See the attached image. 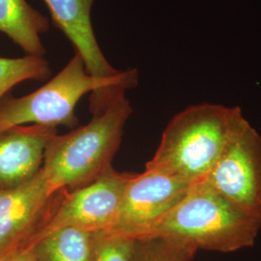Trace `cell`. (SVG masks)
Returning <instances> with one entry per match:
<instances>
[{"instance_id":"cell-6","label":"cell","mask_w":261,"mask_h":261,"mask_svg":"<svg viewBox=\"0 0 261 261\" xmlns=\"http://www.w3.org/2000/svg\"><path fill=\"white\" fill-rule=\"evenodd\" d=\"M133 175V172H119L112 167L86 186L58 191L47 224L36 241L62 227L109 230L116 220L125 188Z\"/></svg>"},{"instance_id":"cell-9","label":"cell","mask_w":261,"mask_h":261,"mask_svg":"<svg viewBox=\"0 0 261 261\" xmlns=\"http://www.w3.org/2000/svg\"><path fill=\"white\" fill-rule=\"evenodd\" d=\"M56 134V127L35 124L0 132V190L18 188L35 177Z\"/></svg>"},{"instance_id":"cell-4","label":"cell","mask_w":261,"mask_h":261,"mask_svg":"<svg viewBox=\"0 0 261 261\" xmlns=\"http://www.w3.org/2000/svg\"><path fill=\"white\" fill-rule=\"evenodd\" d=\"M138 84L137 69L105 79L89 75L83 58L75 53L67 65L37 90L19 98L8 93L0 99V132L28 124L75 128V107L85 94L117 85L132 89Z\"/></svg>"},{"instance_id":"cell-2","label":"cell","mask_w":261,"mask_h":261,"mask_svg":"<svg viewBox=\"0 0 261 261\" xmlns=\"http://www.w3.org/2000/svg\"><path fill=\"white\" fill-rule=\"evenodd\" d=\"M245 118L240 107L212 103L188 107L168 122L145 168L196 184L213 168Z\"/></svg>"},{"instance_id":"cell-10","label":"cell","mask_w":261,"mask_h":261,"mask_svg":"<svg viewBox=\"0 0 261 261\" xmlns=\"http://www.w3.org/2000/svg\"><path fill=\"white\" fill-rule=\"evenodd\" d=\"M53 23L71 42L84 60L85 69L95 77H112L121 71L105 57L94 33L91 10L96 0H44Z\"/></svg>"},{"instance_id":"cell-14","label":"cell","mask_w":261,"mask_h":261,"mask_svg":"<svg viewBox=\"0 0 261 261\" xmlns=\"http://www.w3.org/2000/svg\"><path fill=\"white\" fill-rule=\"evenodd\" d=\"M196 248L190 244L168 237L136 239L133 261H192Z\"/></svg>"},{"instance_id":"cell-7","label":"cell","mask_w":261,"mask_h":261,"mask_svg":"<svg viewBox=\"0 0 261 261\" xmlns=\"http://www.w3.org/2000/svg\"><path fill=\"white\" fill-rule=\"evenodd\" d=\"M193 186L163 172L144 169L134 173L125 188L114 224L109 230L134 239L143 238Z\"/></svg>"},{"instance_id":"cell-3","label":"cell","mask_w":261,"mask_h":261,"mask_svg":"<svg viewBox=\"0 0 261 261\" xmlns=\"http://www.w3.org/2000/svg\"><path fill=\"white\" fill-rule=\"evenodd\" d=\"M260 229L261 219L199 181L143 238L168 237L188 243L197 251L228 253L252 247Z\"/></svg>"},{"instance_id":"cell-8","label":"cell","mask_w":261,"mask_h":261,"mask_svg":"<svg viewBox=\"0 0 261 261\" xmlns=\"http://www.w3.org/2000/svg\"><path fill=\"white\" fill-rule=\"evenodd\" d=\"M57 193L50 191L42 168L28 183L0 190V258L36 241L47 224Z\"/></svg>"},{"instance_id":"cell-13","label":"cell","mask_w":261,"mask_h":261,"mask_svg":"<svg viewBox=\"0 0 261 261\" xmlns=\"http://www.w3.org/2000/svg\"><path fill=\"white\" fill-rule=\"evenodd\" d=\"M50 75V64L45 56L0 57V99L17 84L25 81H45Z\"/></svg>"},{"instance_id":"cell-15","label":"cell","mask_w":261,"mask_h":261,"mask_svg":"<svg viewBox=\"0 0 261 261\" xmlns=\"http://www.w3.org/2000/svg\"><path fill=\"white\" fill-rule=\"evenodd\" d=\"M136 239L110 231H96L91 261H133Z\"/></svg>"},{"instance_id":"cell-5","label":"cell","mask_w":261,"mask_h":261,"mask_svg":"<svg viewBox=\"0 0 261 261\" xmlns=\"http://www.w3.org/2000/svg\"><path fill=\"white\" fill-rule=\"evenodd\" d=\"M201 181L246 213L261 219V135L247 118Z\"/></svg>"},{"instance_id":"cell-1","label":"cell","mask_w":261,"mask_h":261,"mask_svg":"<svg viewBox=\"0 0 261 261\" xmlns=\"http://www.w3.org/2000/svg\"><path fill=\"white\" fill-rule=\"evenodd\" d=\"M126 91L116 87L90 94L91 120L48 142L42 172L53 193L86 186L112 168L133 112Z\"/></svg>"},{"instance_id":"cell-12","label":"cell","mask_w":261,"mask_h":261,"mask_svg":"<svg viewBox=\"0 0 261 261\" xmlns=\"http://www.w3.org/2000/svg\"><path fill=\"white\" fill-rule=\"evenodd\" d=\"M96 231L62 227L45 234L29 248L40 261H91Z\"/></svg>"},{"instance_id":"cell-16","label":"cell","mask_w":261,"mask_h":261,"mask_svg":"<svg viewBox=\"0 0 261 261\" xmlns=\"http://www.w3.org/2000/svg\"><path fill=\"white\" fill-rule=\"evenodd\" d=\"M0 261H40V259L30 248H27L11 252L0 258Z\"/></svg>"},{"instance_id":"cell-11","label":"cell","mask_w":261,"mask_h":261,"mask_svg":"<svg viewBox=\"0 0 261 261\" xmlns=\"http://www.w3.org/2000/svg\"><path fill=\"white\" fill-rule=\"evenodd\" d=\"M49 27L48 18L27 0H0V32L19 46L25 56H46L41 35Z\"/></svg>"}]
</instances>
